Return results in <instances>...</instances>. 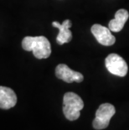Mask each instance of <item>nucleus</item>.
I'll list each match as a JSON object with an SVG mask.
<instances>
[{"mask_svg": "<svg viewBox=\"0 0 129 130\" xmlns=\"http://www.w3.org/2000/svg\"><path fill=\"white\" fill-rule=\"evenodd\" d=\"M24 51H32L37 59H46L51 54V46L45 36H26L22 41Z\"/></svg>", "mask_w": 129, "mask_h": 130, "instance_id": "nucleus-1", "label": "nucleus"}, {"mask_svg": "<svg viewBox=\"0 0 129 130\" xmlns=\"http://www.w3.org/2000/svg\"><path fill=\"white\" fill-rule=\"evenodd\" d=\"M84 107V102L81 96L74 92H66L63 98V112L70 121L78 119L81 111Z\"/></svg>", "mask_w": 129, "mask_h": 130, "instance_id": "nucleus-2", "label": "nucleus"}, {"mask_svg": "<svg viewBox=\"0 0 129 130\" xmlns=\"http://www.w3.org/2000/svg\"><path fill=\"white\" fill-rule=\"evenodd\" d=\"M115 113H116V109L112 104H101L96 112V118L92 123L93 128L97 130H101L107 128L110 123V120Z\"/></svg>", "mask_w": 129, "mask_h": 130, "instance_id": "nucleus-3", "label": "nucleus"}, {"mask_svg": "<svg viewBox=\"0 0 129 130\" xmlns=\"http://www.w3.org/2000/svg\"><path fill=\"white\" fill-rule=\"evenodd\" d=\"M105 65L110 73L115 76L123 77L127 73L128 67L127 62L119 55L112 53L106 58Z\"/></svg>", "mask_w": 129, "mask_h": 130, "instance_id": "nucleus-4", "label": "nucleus"}, {"mask_svg": "<svg viewBox=\"0 0 129 130\" xmlns=\"http://www.w3.org/2000/svg\"><path fill=\"white\" fill-rule=\"evenodd\" d=\"M90 31L101 45L110 46L116 42V38L114 35H112L111 33L112 31L109 28H106L105 26L97 24H94L90 29Z\"/></svg>", "mask_w": 129, "mask_h": 130, "instance_id": "nucleus-5", "label": "nucleus"}, {"mask_svg": "<svg viewBox=\"0 0 129 130\" xmlns=\"http://www.w3.org/2000/svg\"><path fill=\"white\" fill-rule=\"evenodd\" d=\"M56 76L67 83H71L74 82H81L84 79L83 75L81 73L71 70L69 66L65 64H60L56 66Z\"/></svg>", "mask_w": 129, "mask_h": 130, "instance_id": "nucleus-6", "label": "nucleus"}, {"mask_svg": "<svg viewBox=\"0 0 129 130\" xmlns=\"http://www.w3.org/2000/svg\"><path fill=\"white\" fill-rule=\"evenodd\" d=\"M52 25L59 29V34L56 37V41L59 45L69 43L72 40V33L70 30V28L71 27V22L70 19H66L62 24H60L57 21H54L52 23Z\"/></svg>", "mask_w": 129, "mask_h": 130, "instance_id": "nucleus-7", "label": "nucleus"}, {"mask_svg": "<svg viewBox=\"0 0 129 130\" xmlns=\"http://www.w3.org/2000/svg\"><path fill=\"white\" fill-rule=\"evenodd\" d=\"M17 103V96L9 87L0 86V108L10 109Z\"/></svg>", "mask_w": 129, "mask_h": 130, "instance_id": "nucleus-8", "label": "nucleus"}, {"mask_svg": "<svg viewBox=\"0 0 129 130\" xmlns=\"http://www.w3.org/2000/svg\"><path fill=\"white\" fill-rule=\"evenodd\" d=\"M129 18V13L126 9H119L115 13V18L109 22L108 28L112 32L121 31Z\"/></svg>", "mask_w": 129, "mask_h": 130, "instance_id": "nucleus-9", "label": "nucleus"}]
</instances>
